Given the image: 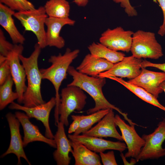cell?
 I'll return each instance as SVG.
<instances>
[{
    "label": "cell",
    "instance_id": "39",
    "mask_svg": "<svg viewBox=\"0 0 165 165\" xmlns=\"http://www.w3.org/2000/svg\"><path fill=\"white\" fill-rule=\"evenodd\" d=\"M164 119H165V118H164Z\"/></svg>",
    "mask_w": 165,
    "mask_h": 165
},
{
    "label": "cell",
    "instance_id": "19",
    "mask_svg": "<svg viewBox=\"0 0 165 165\" xmlns=\"http://www.w3.org/2000/svg\"><path fill=\"white\" fill-rule=\"evenodd\" d=\"M64 126L62 122H59L53 139L57 149L53 152V156L57 165H68L71 159L69 154L73 152L70 140L68 139L65 134Z\"/></svg>",
    "mask_w": 165,
    "mask_h": 165
},
{
    "label": "cell",
    "instance_id": "16",
    "mask_svg": "<svg viewBox=\"0 0 165 165\" xmlns=\"http://www.w3.org/2000/svg\"><path fill=\"white\" fill-rule=\"evenodd\" d=\"M75 21L69 17L65 18L48 17L45 25L47 27L46 40L47 46L55 47L60 49L64 47L65 41L60 35L62 28L66 25L73 26Z\"/></svg>",
    "mask_w": 165,
    "mask_h": 165
},
{
    "label": "cell",
    "instance_id": "36",
    "mask_svg": "<svg viewBox=\"0 0 165 165\" xmlns=\"http://www.w3.org/2000/svg\"><path fill=\"white\" fill-rule=\"evenodd\" d=\"M89 0H73V2L78 6H85L88 4Z\"/></svg>",
    "mask_w": 165,
    "mask_h": 165
},
{
    "label": "cell",
    "instance_id": "28",
    "mask_svg": "<svg viewBox=\"0 0 165 165\" xmlns=\"http://www.w3.org/2000/svg\"><path fill=\"white\" fill-rule=\"evenodd\" d=\"M0 3L17 12L35 9L34 5L28 0H0Z\"/></svg>",
    "mask_w": 165,
    "mask_h": 165
},
{
    "label": "cell",
    "instance_id": "22",
    "mask_svg": "<svg viewBox=\"0 0 165 165\" xmlns=\"http://www.w3.org/2000/svg\"><path fill=\"white\" fill-rule=\"evenodd\" d=\"M70 140V139H69ZM75 165H101L100 156L82 143L70 140Z\"/></svg>",
    "mask_w": 165,
    "mask_h": 165
},
{
    "label": "cell",
    "instance_id": "30",
    "mask_svg": "<svg viewBox=\"0 0 165 165\" xmlns=\"http://www.w3.org/2000/svg\"><path fill=\"white\" fill-rule=\"evenodd\" d=\"M116 3H119L124 9L125 12L129 16H137L138 13L134 7L131 4L129 0H112Z\"/></svg>",
    "mask_w": 165,
    "mask_h": 165
},
{
    "label": "cell",
    "instance_id": "14",
    "mask_svg": "<svg viewBox=\"0 0 165 165\" xmlns=\"http://www.w3.org/2000/svg\"><path fill=\"white\" fill-rule=\"evenodd\" d=\"M145 68L141 67L139 75L128 82L143 88L157 98L163 92L160 85L165 80V73L152 71Z\"/></svg>",
    "mask_w": 165,
    "mask_h": 165
},
{
    "label": "cell",
    "instance_id": "25",
    "mask_svg": "<svg viewBox=\"0 0 165 165\" xmlns=\"http://www.w3.org/2000/svg\"><path fill=\"white\" fill-rule=\"evenodd\" d=\"M44 7L48 17L59 18L69 17L70 7L66 0H49Z\"/></svg>",
    "mask_w": 165,
    "mask_h": 165
},
{
    "label": "cell",
    "instance_id": "31",
    "mask_svg": "<svg viewBox=\"0 0 165 165\" xmlns=\"http://www.w3.org/2000/svg\"><path fill=\"white\" fill-rule=\"evenodd\" d=\"M10 74V68L7 58V59L4 63L0 64V85L5 82Z\"/></svg>",
    "mask_w": 165,
    "mask_h": 165
},
{
    "label": "cell",
    "instance_id": "21",
    "mask_svg": "<svg viewBox=\"0 0 165 165\" xmlns=\"http://www.w3.org/2000/svg\"><path fill=\"white\" fill-rule=\"evenodd\" d=\"M14 10L0 3V24L9 34L14 44L23 45L25 39L16 27L13 18Z\"/></svg>",
    "mask_w": 165,
    "mask_h": 165
},
{
    "label": "cell",
    "instance_id": "11",
    "mask_svg": "<svg viewBox=\"0 0 165 165\" xmlns=\"http://www.w3.org/2000/svg\"><path fill=\"white\" fill-rule=\"evenodd\" d=\"M115 121L116 126L121 131V136L128 149L125 156L136 159L145 144V141L136 132L135 125L127 124L118 114L115 115Z\"/></svg>",
    "mask_w": 165,
    "mask_h": 165
},
{
    "label": "cell",
    "instance_id": "13",
    "mask_svg": "<svg viewBox=\"0 0 165 165\" xmlns=\"http://www.w3.org/2000/svg\"><path fill=\"white\" fill-rule=\"evenodd\" d=\"M8 121L10 133V141L7 150L1 156L2 158L6 155L13 154L17 157V165L21 164V158H24L31 165V164L26 155L24 149L23 140L20 131V122L15 114L10 112L6 115Z\"/></svg>",
    "mask_w": 165,
    "mask_h": 165
},
{
    "label": "cell",
    "instance_id": "7",
    "mask_svg": "<svg viewBox=\"0 0 165 165\" xmlns=\"http://www.w3.org/2000/svg\"><path fill=\"white\" fill-rule=\"evenodd\" d=\"M145 143L136 159L137 162L149 159H157L165 156V148L162 147L165 140V119L160 122L152 133L142 136Z\"/></svg>",
    "mask_w": 165,
    "mask_h": 165
},
{
    "label": "cell",
    "instance_id": "5",
    "mask_svg": "<svg viewBox=\"0 0 165 165\" xmlns=\"http://www.w3.org/2000/svg\"><path fill=\"white\" fill-rule=\"evenodd\" d=\"M130 51L132 55L139 59H157L163 55L155 34L142 30L134 33Z\"/></svg>",
    "mask_w": 165,
    "mask_h": 165
},
{
    "label": "cell",
    "instance_id": "4",
    "mask_svg": "<svg viewBox=\"0 0 165 165\" xmlns=\"http://www.w3.org/2000/svg\"><path fill=\"white\" fill-rule=\"evenodd\" d=\"M13 16L20 21L25 31H32L35 34L37 43L41 49L47 46L44 25L48 16L44 6L16 12Z\"/></svg>",
    "mask_w": 165,
    "mask_h": 165
},
{
    "label": "cell",
    "instance_id": "10",
    "mask_svg": "<svg viewBox=\"0 0 165 165\" xmlns=\"http://www.w3.org/2000/svg\"><path fill=\"white\" fill-rule=\"evenodd\" d=\"M56 103L55 97H53L47 102L33 107H26L13 102L10 104L9 108L12 110L23 111L29 118H34L41 121L45 127V136L48 138L53 139L54 135L50 126L49 118L50 112L55 106Z\"/></svg>",
    "mask_w": 165,
    "mask_h": 165
},
{
    "label": "cell",
    "instance_id": "1",
    "mask_svg": "<svg viewBox=\"0 0 165 165\" xmlns=\"http://www.w3.org/2000/svg\"><path fill=\"white\" fill-rule=\"evenodd\" d=\"M68 73L72 76L73 80L67 86H76L87 93L94 100V107L86 112L90 114L102 109H112L117 111L130 125L134 123L127 116V114L123 112L119 108L110 103L105 97L102 88L106 83L105 78L94 77L81 73L72 66H70Z\"/></svg>",
    "mask_w": 165,
    "mask_h": 165
},
{
    "label": "cell",
    "instance_id": "37",
    "mask_svg": "<svg viewBox=\"0 0 165 165\" xmlns=\"http://www.w3.org/2000/svg\"><path fill=\"white\" fill-rule=\"evenodd\" d=\"M7 59V57L0 55V64L4 63Z\"/></svg>",
    "mask_w": 165,
    "mask_h": 165
},
{
    "label": "cell",
    "instance_id": "6",
    "mask_svg": "<svg viewBox=\"0 0 165 165\" xmlns=\"http://www.w3.org/2000/svg\"><path fill=\"white\" fill-rule=\"evenodd\" d=\"M58 106L59 121L69 125V116L75 110L81 111L86 104L87 96L83 90L76 86H67L62 89Z\"/></svg>",
    "mask_w": 165,
    "mask_h": 165
},
{
    "label": "cell",
    "instance_id": "3",
    "mask_svg": "<svg viewBox=\"0 0 165 165\" xmlns=\"http://www.w3.org/2000/svg\"><path fill=\"white\" fill-rule=\"evenodd\" d=\"M79 49L72 50L67 48L64 53H59L57 55H52L48 59L51 65L46 68L40 69L42 79L49 81L54 86L55 91L56 103L54 115H58V108L60 101V87L63 81L66 79L69 67L73 61L78 56Z\"/></svg>",
    "mask_w": 165,
    "mask_h": 165
},
{
    "label": "cell",
    "instance_id": "33",
    "mask_svg": "<svg viewBox=\"0 0 165 165\" xmlns=\"http://www.w3.org/2000/svg\"><path fill=\"white\" fill-rule=\"evenodd\" d=\"M159 3L163 13V21L160 27L158 34L161 36L165 35V0H156Z\"/></svg>",
    "mask_w": 165,
    "mask_h": 165
},
{
    "label": "cell",
    "instance_id": "38",
    "mask_svg": "<svg viewBox=\"0 0 165 165\" xmlns=\"http://www.w3.org/2000/svg\"><path fill=\"white\" fill-rule=\"evenodd\" d=\"M160 87L163 91H164L165 93V80L162 83Z\"/></svg>",
    "mask_w": 165,
    "mask_h": 165
},
{
    "label": "cell",
    "instance_id": "29",
    "mask_svg": "<svg viewBox=\"0 0 165 165\" xmlns=\"http://www.w3.org/2000/svg\"><path fill=\"white\" fill-rule=\"evenodd\" d=\"M14 46L6 40L2 30L0 29V55L7 57Z\"/></svg>",
    "mask_w": 165,
    "mask_h": 165
},
{
    "label": "cell",
    "instance_id": "8",
    "mask_svg": "<svg viewBox=\"0 0 165 165\" xmlns=\"http://www.w3.org/2000/svg\"><path fill=\"white\" fill-rule=\"evenodd\" d=\"M24 47L22 44H14L13 50L7 56L10 68L11 75L15 85L16 92L18 95L19 104L22 103L23 96L27 86L25 84L26 75L24 68L20 63L19 55L22 54Z\"/></svg>",
    "mask_w": 165,
    "mask_h": 165
},
{
    "label": "cell",
    "instance_id": "2",
    "mask_svg": "<svg viewBox=\"0 0 165 165\" xmlns=\"http://www.w3.org/2000/svg\"><path fill=\"white\" fill-rule=\"evenodd\" d=\"M41 49L37 43L29 57H25L22 54L19 55L20 60L26 71L28 84L23 96L22 103L24 106L28 107H35L46 102L41 94V84L42 78L38 65Z\"/></svg>",
    "mask_w": 165,
    "mask_h": 165
},
{
    "label": "cell",
    "instance_id": "17",
    "mask_svg": "<svg viewBox=\"0 0 165 165\" xmlns=\"http://www.w3.org/2000/svg\"><path fill=\"white\" fill-rule=\"evenodd\" d=\"M115 119V115L113 109H109L108 112L96 125L82 134L101 138H113L119 141H123L121 135L116 129Z\"/></svg>",
    "mask_w": 165,
    "mask_h": 165
},
{
    "label": "cell",
    "instance_id": "18",
    "mask_svg": "<svg viewBox=\"0 0 165 165\" xmlns=\"http://www.w3.org/2000/svg\"><path fill=\"white\" fill-rule=\"evenodd\" d=\"M15 114L19 120L23 129L24 137L23 143L24 147L30 143L39 141L44 142L53 148H56L54 140L48 138L43 135L38 127L30 121L29 117L26 113L16 111L15 112Z\"/></svg>",
    "mask_w": 165,
    "mask_h": 165
},
{
    "label": "cell",
    "instance_id": "26",
    "mask_svg": "<svg viewBox=\"0 0 165 165\" xmlns=\"http://www.w3.org/2000/svg\"><path fill=\"white\" fill-rule=\"evenodd\" d=\"M109 109L101 110L86 116L78 115L80 120L79 126L73 134L79 135L89 130L93 125L100 121L108 112Z\"/></svg>",
    "mask_w": 165,
    "mask_h": 165
},
{
    "label": "cell",
    "instance_id": "34",
    "mask_svg": "<svg viewBox=\"0 0 165 165\" xmlns=\"http://www.w3.org/2000/svg\"><path fill=\"white\" fill-rule=\"evenodd\" d=\"M141 67H152L156 68L165 73V63H155L146 60H143L141 64Z\"/></svg>",
    "mask_w": 165,
    "mask_h": 165
},
{
    "label": "cell",
    "instance_id": "12",
    "mask_svg": "<svg viewBox=\"0 0 165 165\" xmlns=\"http://www.w3.org/2000/svg\"><path fill=\"white\" fill-rule=\"evenodd\" d=\"M142 61L133 55L125 57L121 61L114 64L109 70L100 73L97 77L106 78L113 76L134 79L141 73Z\"/></svg>",
    "mask_w": 165,
    "mask_h": 165
},
{
    "label": "cell",
    "instance_id": "15",
    "mask_svg": "<svg viewBox=\"0 0 165 165\" xmlns=\"http://www.w3.org/2000/svg\"><path fill=\"white\" fill-rule=\"evenodd\" d=\"M68 137L69 139L80 142L96 153L104 152L108 150H114L122 152L127 148L125 143L119 141H113L105 140L101 138L83 134L74 135L69 134L68 135Z\"/></svg>",
    "mask_w": 165,
    "mask_h": 165
},
{
    "label": "cell",
    "instance_id": "32",
    "mask_svg": "<svg viewBox=\"0 0 165 165\" xmlns=\"http://www.w3.org/2000/svg\"><path fill=\"white\" fill-rule=\"evenodd\" d=\"M99 154L103 165H118L116 160L114 153L113 151H109L106 153L101 152Z\"/></svg>",
    "mask_w": 165,
    "mask_h": 165
},
{
    "label": "cell",
    "instance_id": "35",
    "mask_svg": "<svg viewBox=\"0 0 165 165\" xmlns=\"http://www.w3.org/2000/svg\"><path fill=\"white\" fill-rule=\"evenodd\" d=\"M71 117L73 121L68 128V132L69 134L75 132L78 129L80 124V120L78 115H72Z\"/></svg>",
    "mask_w": 165,
    "mask_h": 165
},
{
    "label": "cell",
    "instance_id": "23",
    "mask_svg": "<svg viewBox=\"0 0 165 165\" xmlns=\"http://www.w3.org/2000/svg\"><path fill=\"white\" fill-rule=\"evenodd\" d=\"M107 78L120 83L143 101L165 112V107L159 102L157 98L143 88L126 81L121 78L111 76Z\"/></svg>",
    "mask_w": 165,
    "mask_h": 165
},
{
    "label": "cell",
    "instance_id": "27",
    "mask_svg": "<svg viewBox=\"0 0 165 165\" xmlns=\"http://www.w3.org/2000/svg\"><path fill=\"white\" fill-rule=\"evenodd\" d=\"M14 83L10 74L5 82L0 85V110L5 108L9 104L17 99L18 95L16 92H14L12 87Z\"/></svg>",
    "mask_w": 165,
    "mask_h": 165
},
{
    "label": "cell",
    "instance_id": "9",
    "mask_svg": "<svg viewBox=\"0 0 165 165\" xmlns=\"http://www.w3.org/2000/svg\"><path fill=\"white\" fill-rule=\"evenodd\" d=\"M134 33L120 26L108 28L101 34L99 42L113 50L128 53L130 50Z\"/></svg>",
    "mask_w": 165,
    "mask_h": 165
},
{
    "label": "cell",
    "instance_id": "24",
    "mask_svg": "<svg viewBox=\"0 0 165 165\" xmlns=\"http://www.w3.org/2000/svg\"><path fill=\"white\" fill-rule=\"evenodd\" d=\"M88 49L91 55L113 64L121 61L125 56L123 53L111 50L100 42H93L88 46Z\"/></svg>",
    "mask_w": 165,
    "mask_h": 165
},
{
    "label": "cell",
    "instance_id": "20",
    "mask_svg": "<svg viewBox=\"0 0 165 165\" xmlns=\"http://www.w3.org/2000/svg\"><path fill=\"white\" fill-rule=\"evenodd\" d=\"M114 64L105 59L96 57L90 53L85 56L76 69L81 73L97 77L100 73L111 69Z\"/></svg>",
    "mask_w": 165,
    "mask_h": 165
}]
</instances>
